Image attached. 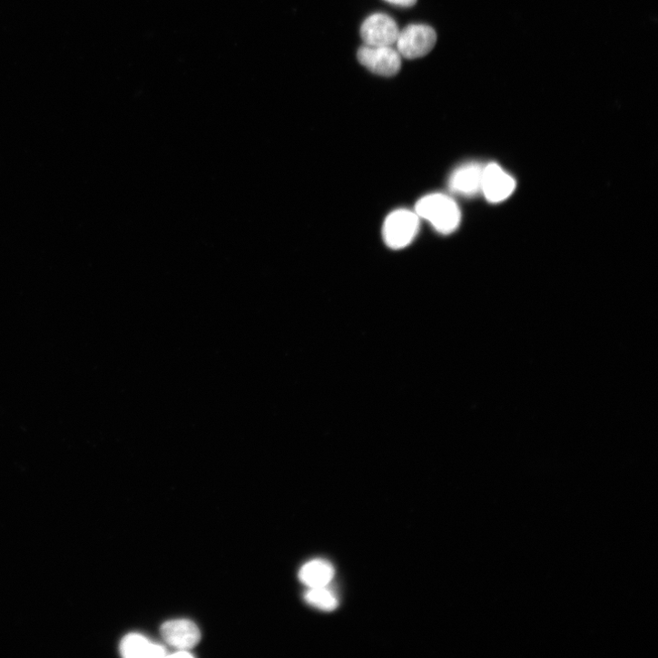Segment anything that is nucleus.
Segmentation results:
<instances>
[{
	"label": "nucleus",
	"mask_w": 658,
	"mask_h": 658,
	"mask_svg": "<svg viewBox=\"0 0 658 658\" xmlns=\"http://www.w3.org/2000/svg\"><path fill=\"white\" fill-rule=\"evenodd\" d=\"M358 60L371 73L385 77L397 75L402 68V56L390 46H361Z\"/></svg>",
	"instance_id": "4"
},
{
	"label": "nucleus",
	"mask_w": 658,
	"mask_h": 658,
	"mask_svg": "<svg viewBox=\"0 0 658 658\" xmlns=\"http://www.w3.org/2000/svg\"><path fill=\"white\" fill-rule=\"evenodd\" d=\"M305 600L311 606L325 612L334 611L339 605L337 596L328 586L309 588Z\"/></svg>",
	"instance_id": "11"
},
{
	"label": "nucleus",
	"mask_w": 658,
	"mask_h": 658,
	"mask_svg": "<svg viewBox=\"0 0 658 658\" xmlns=\"http://www.w3.org/2000/svg\"><path fill=\"white\" fill-rule=\"evenodd\" d=\"M484 167L479 163H467L454 172L449 180L450 190L465 197H473L481 192Z\"/></svg>",
	"instance_id": "8"
},
{
	"label": "nucleus",
	"mask_w": 658,
	"mask_h": 658,
	"mask_svg": "<svg viewBox=\"0 0 658 658\" xmlns=\"http://www.w3.org/2000/svg\"><path fill=\"white\" fill-rule=\"evenodd\" d=\"M416 212L442 234L454 232L461 222V211L457 202L443 193H433L422 198Z\"/></svg>",
	"instance_id": "1"
},
{
	"label": "nucleus",
	"mask_w": 658,
	"mask_h": 658,
	"mask_svg": "<svg viewBox=\"0 0 658 658\" xmlns=\"http://www.w3.org/2000/svg\"><path fill=\"white\" fill-rule=\"evenodd\" d=\"M420 218L416 211L401 209L391 212L384 221L382 236L391 249L408 247L417 237Z\"/></svg>",
	"instance_id": "2"
},
{
	"label": "nucleus",
	"mask_w": 658,
	"mask_h": 658,
	"mask_svg": "<svg viewBox=\"0 0 658 658\" xmlns=\"http://www.w3.org/2000/svg\"><path fill=\"white\" fill-rule=\"evenodd\" d=\"M334 576V567L321 559L309 562L300 572V581L309 588L328 586Z\"/></svg>",
	"instance_id": "10"
},
{
	"label": "nucleus",
	"mask_w": 658,
	"mask_h": 658,
	"mask_svg": "<svg viewBox=\"0 0 658 658\" xmlns=\"http://www.w3.org/2000/svg\"><path fill=\"white\" fill-rule=\"evenodd\" d=\"M386 2L393 5L409 8L415 6L417 0H386Z\"/></svg>",
	"instance_id": "12"
},
{
	"label": "nucleus",
	"mask_w": 658,
	"mask_h": 658,
	"mask_svg": "<svg viewBox=\"0 0 658 658\" xmlns=\"http://www.w3.org/2000/svg\"><path fill=\"white\" fill-rule=\"evenodd\" d=\"M168 656L185 658V657H193V654L187 650H178L177 652H175L173 653H171V654L169 653Z\"/></svg>",
	"instance_id": "13"
},
{
	"label": "nucleus",
	"mask_w": 658,
	"mask_h": 658,
	"mask_svg": "<svg viewBox=\"0 0 658 658\" xmlns=\"http://www.w3.org/2000/svg\"><path fill=\"white\" fill-rule=\"evenodd\" d=\"M120 653L126 658H158L168 656L167 649L148 637L132 633L125 635L119 645Z\"/></svg>",
	"instance_id": "9"
},
{
	"label": "nucleus",
	"mask_w": 658,
	"mask_h": 658,
	"mask_svg": "<svg viewBox=\"0 0 658 658\" xmlns=\"http://www.w3.org/2000/svg\"><path fill=\"white\" fill-rule=\"evenodd\" d=\"M516 182L496 163L484 167L481 192L492 203L504 201L514 192Z\"/></svg>",
	"instance_id": "6"
},
{
	"label": "nucleus",
	"mask_w": 658,
	"mask_h": 658,
	"mask_svg": "<svg viewBox=\"0 0 658 658\" xmlns=\"http://www.w3.org/2000/svg\"><path fill=\"white\" fill-rule=\"evenodd\" d=\"M437 40L436 31L425 25H412L399 33L397 44L401 56L414 60L427 55Z\"/></svg>",
	"instance_id": "3"
},
{
	"label": "nucleus",
	"mask_w": 658,
	"mask_h": 658,
	"mask_svg": "<svg viewBox=\"0 0 658 658\" xmlns=\"http://www.w3.org/2000/svg\"><path fill=\"white\" fill-rule=\"evenodd\" d=\"M161 632L165 642L178 650L189 651L201 637L199 627L186 619L168 621L162 624Z\"/></svg>",
	"instance_id": "7"
},
{
	"label": "nucleus",
	"mask_w": 658,
	"mask_h": 658,
	"mask_svg": "<svg viewBox=\"0 0 658 658\" xmlns=\"http://www.w3.org/2000/svg\"><path fill=\"white\" fill-rule=\"evenodd\" d=\"M400 30L395 21L382 14L368 17L360 28V36L368 46H391L397 44Z\"/></svg>",
	"instance_id": "5"
}]
</instances>
